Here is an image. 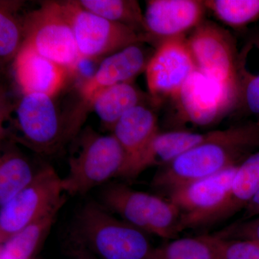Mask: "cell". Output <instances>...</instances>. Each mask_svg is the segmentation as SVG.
<instances>
[{"mask_svg": "<svg viewBox=\"0 0 259 259\" xmlns=\"http://www.w3.org/2000/svg\"><path fill=\"white\" fill-rule=\"evenodd\" d=\"M259 149V122L244 121L213 131L208 139L160 167L153 187L168 194L180 186L239 166Z\"/></svg>", "mask_w": 259, "mask_h": 259, "instance_id": "obj_1", "label": "cell"}, {"mask_svg": "<svg viewBox=\"0 0 259 259\" xmlns=\"http://www.w3.org/2000/svg\"><path fill=\"white\" fill-rule=\"evenodd\" d=\"M71 238L98 259H151L155 249L146 233L95 202L79 209Z\"/></svg>", "mask_w": 259, "mask_h": 259, "instance_id": "obj_2", "label": "cell"}, {"mask_svg": "<svg viewBox=\"0 0 259 259\" xmlns=\"http://www.w3.org/2000/svg\"><path fill=\"white\" fill-rule=\"evenodd\" d=\"M44 94H23L15 105V117L3 134L10 141L19 143L42 155L56 152L78 136L72 117H65L54 101Z\"/></svg>", "mask_w": 259, "mask_h": 259, "instance_id": "obj_3", "label": "cell"}, {"mask_svg": "<svg viewBox=\"0 0 259 259\" xmlns=\"http://www.w3.org/2000/svg\"><path fill=\"white\" fill-rule=\"evenodd\" d=\"M69 158V173L62 178L65 194L82 195L121 177L125 156L113 134L100 135L87 127Z\"/></svg>", "mask_w": 259, "mask_h": 259, "instance_id": "obj_4", "label": "cell"}, {"mask_svg": "<svg viewBox=\"0 0 259 259\" xmlns=\"http://www.w3.org/2000/svg\"><path fill=\"white\" fill-rule=\"evenodd\" d=\"M102 205L122 221L146 233L167 240L180 233V214L168 199L130 188L122 183L105 185Z\"/></svg>", "mask_w": 259, "mask_h": 259, "instance_id": "obj_5", "label": "cell"}, {"mask_svg": "<svg viewBox=\"0 0 259 259\" xmlns=\"http://www.w3.org/2000/svg\"><path fill=\"white\" fill-rule=\"evenodd\" d=\"M24 44L71 74L77 71L82 59L59 2H42L40 8L24 15Z\"/></svg>", "mask_w": 259, "mask_h": 259, "instance_id": "obj_6", "label": "cell"}, {"mask_svg": "<svg viewBox=\"0 0 259 259\" xmlns=\"http://www.w3.org/2000/svg\"><path fill=\"white\" fill-rule=\"evenodd\" d=\"M238 166L180 186L168 199L180 214V231L195 229L224 219Z\"/></svg>", "mask_w": 259, "mask_h": 259, "instance_id": "obj_7", "label": "cell"}, {"mask_svg": "<svg viewBox=\"0 0 259 259\" xmlns=\"http://www.w3.org/2000/svg\"><path fill=\"white\" fill-rule=\"evenodd\" d=\"M82 59L108 56L130 46L148 41L146 35L85 10L77 0L59 1Z\"/></svg>", "mask_w": 259, "mask_h": 259, "instance_id": "obj_8", "label": "cell"}, {"mask_svg": "<svg viewBox=\"0 0 259 259\" xmlns=\"http://www.w3.org/2000/svg\"><path fill=\"white\" fill-rule=\"evenodd\" d=\"M66 199L62 178L53 167H42L28 187L1 206L0 243L52 211L61 209Z\"/></svg>", "mask_w": 259, "mask_h": 259, "instance_id": "obj_9", "label": "cell"}, {"mask_svg": "<svg viewBox=\"0 0 259 259\" xmlns=\"http://www.w3.org/2000/svg\"><path fill=\"white\" fill-rule=\"evenodd\" d=\"M186 39L197 70L238 100V51L231 34L217 24L204 20Z\"/></svg>", "mask_w": 259, "mask_h": 259, "instance_id": "obj_10", "label": "cell"}, {"mask_svg": "<svg viewBox=\"0 0 259 259\" xmlns=\"http://www.w3.org/2000/svg\"><path fill=\"white\" fill-rule=\"evenodd\" d=\"M196 70L185 35L160 42L145 71L152 105L173 101Z\"/></svg>", "mask_w": 259, "mask_h": 259, "instance_id": "obj_11", "label": "cell"}, {"mask_svg": "<svg viewBox=\"0 0 259 259\" xmlns=\"http://www.w3.org/2000/svg\"><path fill=\"white\" fill-rule=\"evenodd\" d=\"M173 102L181 122L208 126L233 112L237 97L196 70Z\"/></svg>", "mask_w": 259, "mask_h": 259, "instance_id": "obj_12", "label": "cell"}, {"mask_svg": "<svg viewBox=\"0 0 259 259\" xmlns=\"http://www.w3.org/2000/svg\"><path fill=\"white\" fill-rule=\"evenodd\" d=\"M207 8L199 0H149L144 13L148 41L182 36L204 21Z\"/></svg>", "mask_w": 259, "mask_h": 259, "instance_id": "obj_13", "label": "cell"}, {"mask_svg": "<svg viewBox=\"0 0 259 259\" xmlns=\"http://www.w3.org/2000/svg\"><path fill=\"white\" fill-rule=\"evenodd\" d=\"M142 44H134L106 56L91 77L84 80L79 92L83 103L88 105L95 95L118 83L131 82L145 72L148 61Z\"/></svg>", "mask_w": 259, "mask_h": 259, "instance_id": "obj_14", "label": "cell"}, {"mask_svg": "<svg viewBox=\"0 0 259 259\" xmlns=\"http://www.w3.org/2000/svg\"><path fill=\"white\" fill-rule=\"evenodd\" d=\"M15 81L23 94H44L55 97L64 88L71 74L69 70L53 62L23 44L15 58Z\"/></svg>", "mask_w": 259, "mask_h": 259, "instance_id": "obj_15", "label": "cell"}, {"mask_svg": "<svg viewBox=\"0 0 259 259\" xmlns=\"http://www.w3.org/2000/svg\"><path fill=\"white\" fill-rule=\"evenodd\" d=\"M112 132L125 153L121 178L127 179L145 148L159 133L157 116L146 103L141 104L126 112Z\"/></svg>", "mask_w": 259, "mask_h": 259, "instance_id": "obj_16", "label": "cell"}, {"mask_svg": "<svg viewBox=\"0 0 259 259\" xmlns=\"http://www.w3.org/2000/svg\"><path fill=\"white\" fill-rule=\"evenodd\" d=\"M212 131L194 133L172 131L158 133L138 158L127 180L136 178L150 167L166 166L191 148L202 144L210 137Z\"/></svg>", "mask_w": 259, "mask_h": 259, "instance_id": "obj_17", "label": "cell"}, {"mask_svg": "<svg viewBox=\"0 0 259 259\" xmlns=\"http://www.w3.org/2000/svg\"><path fill=\"white\" fill-rule=\"evenodd\" d=\"M144 95L131 82L113 85L102 90L89 102L105 128L112 131L119 120L131 109L146 103Z\"/></svg>", "mask_w": 259, "mask_h": 259, "instance_id": "obj_18", "label": "cell"}, {"mask_svg": "<svg viewBox=\"0 0 259 259\" xmlns=\"http://www.w3.org/2000/svg\"><path fill=\"white\" fill-rule=\"evenodd\" d=\"M34 171L30 162L10 141L0 157V205H4L34 180Z\"/></svg>", "mask_w": 259, "mask_h": 259, "instance_id": "obj_19", "label": "cell"}, {"mask_svg": "<svg viewBox=\"0 0 259 259\" xmlns=\"http://www.w3.org/2000/svg\"><path fill=\"white\" fill-rule=\"evenodd\" d=\"M60 209L25 227L1 243L0 259H30L45 239Z\"/></svg>", "mask_w": 259, "mask_h": 259, "instance_id": "obj_20", "label": "cell"}, {"mask_svg": "<svg viewBox=\"0 0 259 259\" xmlns=\"http://www.w3.org/2000/svg\"><path fill=\"white\" fill-rule=\"evenodd\" d=\"M20 1H0V56L2 64L13 60L25 41Z\"/></svg>", "mask_w": 259, "mask_h": 259, "instance_id": "obj_21", "label": "cell"}, {"mask_svg": "<svg viewBox=\"0 0 259 259\" xmlns=\"http://www.w3.org/2000/svg\"><path fill=\"white\" fill-rule=\"evenodd\" d=\"M79 5L112 23L135 29L146 35L144 13L136 0H79Z\"/></svg>", "mask_w": 259, "mask_h": 259, "instance_id": "obj_22", "label": "cell"}, {"mask_svg": "<svg viewBox=\"0 0 259 259\" xmlns=\"http://www.w3.org/2000/svg\"><path fill=\"white\" fill-rule=\"evenodd\" d=\"M259 190V149L238 166L232 185L231 199L225 218L233 215L253 198Z\"/></svg>", "mask_w": 259, "mask_h": 259, "instance_id": "obj_23", "label": "cell"}, {"mask_svg": "<svg viewBox=\"0 0 259 259\" xmlns=\"http://www.w3.org/2000/svg\"><path fill=\"white\" fill-rule=\"evenodd\" d=\"M250 37L259 49V32ZM237 75L238 100L233 112L244 121L259 122V71L252 72L238 62Z\"/></svg>", "mask_w": 259, "mask_h": 259, "instance_id": "obj_24", "label": "cell"}, {"mask_svg": "<svg viewBox=\"0 0 259 259\" xmlns=\"http://www.w3.org/2000/svg\"><path fill=\"white\" fill-rule=\"evenodd\" d=\"M204 5L216 18L234 29L259 20V0H206Z\"/></svg>", "mask_w": 259, "mask_h": 259, "instance_id": "obj_25", "label": "cell"}, {"mask_svg": "<svg viewBox=\"0 0 259 259\" xmlns=\"http://www.w3.org/2000/svg\"><path fill=\"white\" fill-rule=\"evenodd\" d=\"M151 259H217L209 235L176 238L155 248Z\"/></svg>", "mask_w": 259, "mask_h": 259, "instance_id": "obj_26", "label": "cell"}, {"mask_svg": "<svg viewBox=\"0 0 259 259\" xmlns=\"http://www.w3.org/2000/svg\"><path fill=\"white\" fill-rule=\"evenodd\" d=\"M217 259H259V243L249 240L227 239L209 235Z\"/></svg>", "mask_w": 259, "mask_h": 259, "instance_id": "obj_27", "label": "cell"}, {"mask_svg": "<svg viewBox=\"0 0 259 259\" xmlns=\"http://www.w3.org/2000/svg\"><path fill=\"white\" fill-rule=\"evenodd\" d=\"M214 234L227 239L249 240L259 243V215L237 221Z\"/></svg>", "mask_w": 259, "mask_h": 259, "instance_id": "obj_28", "label": "cell"}, {"mask_svg": "<svg viewBox=\"0 0 259 259\" xmlns=\"http://www.w3.org/2000/svg\"><path fill=\"white\" fill-rule=\"evenodd\" d=\"M243 210L244 212L239 221H245L259 215V190L253 196V198L250 199Z\"/></svg>", "mask_w": 259, "mask_h": 259, "instance_id": "obj_29", "label": "cell"}]
</instances>
